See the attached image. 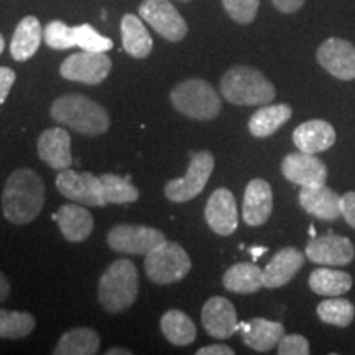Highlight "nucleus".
I'll return each instance as SVG.
<instances>
[{"label":"nucleus","mask_w":355,"mask_h":355,"mask_svg":"<svg viewBox=\"0 0 355 355\" xmlns=\"http://www.w3.org/2000/svg\"><path fill=\"white\" fill-rule=\"evenodd\" d=\"M101 337L94 329L89 327H76L66 334L61 336L58 340L55 355H94L99 352Z\"/></svg>","instance_id":"nucleus-27"},{"label":"nucleus","mask_w":355,"mask_h":355,"mask_svg":"<svg viewBox=\"0 0 355 355\" xmlns=\"http://www.w3.org/2000/svg\"><path fill=\"white\" fill-rule=\"evenodd\" d=\"M273 6L283 13H293L303 7L304 0H272Z\"/></svg>","instance_id":"nucleus-40"},{"label":"nucleus","mask_w":355,"mask_h":355,"mask_svg":"<svg viewBox=\"0 0 355 355\" xmlns=\"http://www.w3.org/2000/svg\"><path fill=\"white\" fill-rule=\"evenodd\" d=\"M207 225L219 235H230L237 230L239 214H237V202L232 191L219 188L211 194L207 199L206 211Z\"/></svg>","instance_id":"nucleus-16"},{"label":"nucleus","mask_w":355,"mask_h":355,"mask_svg":"<svg viewBox=\"0 0 355 355\" xmlns=\"http://www.w3.org/2000/svg\"><path fill=\"white\" fill-rule=\"evenodd\" d=\"M139 12L140 19L168 42H181L188 33L184 19L168 0H145L140 3Z\"/></svg>","instance_id":"nucleus-9"},{"label":"nucleus","mask_w":355,"mask_h":355,"mask_svg":"<svg viewBox=\"0 0 355 355\" xmlns=\"http://www.w3.org/2000/svg\"><path fill=\"white\" fill-rule=\"evenodd\" d=\"M306 257L324 266H344L349 265L355 257L354 243L343 235H324L313 239L306 247Z\"/></svg>","instance_id":"nucleus-14"},{"label":"nucleus","mask_w":355,"mask_h":355,"mask_svg":"<svg viewBox=\"0 0 355 355\" xmlns=\"http://www.w3.org/2000/svg\"><path fill=\"white\" fill-rule=\"evenodd\" d=\"M237 331H242L243 343L257 352H270L272 349L278 347L279 340L285 336V327L282 322L268 321L263 318L239 322Z\"/></svg>","instance_id":"nucleus-20"},{"label":"nucleus","mask_w":355,"mask_h":355,"mask_svg":"<svg viewBox=\"0 0 355 355\" xmlns=\"http://www.w3.org/2000/svg\"><path fill=\"white\" fill-rule=\"evenodd\" d=\"M304 255L300 250L293 247H285L275 254V257L268 265L261 270V277H263V286L279 288L290 283L295 275L303 268Z\"/></svg>","instance_id":"nucleus-19"},{"label":"nucleus","mask_w":355,"mask_h":355,"mask_svg":"<svg viewBox=\"0 0 355 355\" xmlns=\"http://www.w3.org/2000/svg\"><path fill=\"white\" fill-rule=\"evenodd\" d=\"M293 110L286 104L263 105L257 110L248 121V130L255 139H266L273 135L279 127H283L291 119Z\"/></svg>","instance_id":"nucleus-26"},{"label":"nucleus","mask_w":355,"mask_h":355,"mask_svg":"<svg viewBox=\"0 0 355 355\" xmlns=\"http://www.w3.org/2000/svg\"><path fill=\"white\" fill-rule=\"evenodd\" d=\"M56 189L71 201L84 204L89 207L107 206L102 196L101 178L92 173H78L73 170H63L56 176Z\"/></svg>","instance_id":"nucleus-11"},{"label":"nucleus","mask_w":355,"mask_h":355,"mask_svg":"<svg viewBox=\"0 0 355 355\" xmlns=\"http://www.w3.org/2000/svg\"><path fill=\"white\" fill-rule=\"evenodd\" d=\"M122 32V46L128 55L137 58V60H144L152 53L153 40L150 37L148 30L145 28L144 21L140 17L127 13L123 15L121 24Z\"/></svg>","instance_id":"nucleus-25"},{"label":"nucleus","mask_w":355,"mask_h":355,"mask_svg":"<svg viewBox=\"0 0 355 355\" xmlns=\"http://www.w3.org/2000/svg\"><path fill=\"white\" fill-rule=\"evenodd\" d=\"M3 48H6V40H3V37H2V33H0V55H2Z\"/></svg>","instance_id":"nucleus-45"},{"label":"nucleus","mask_w":355,"mask_h":355,"mask_svg":"<svg viewBox=\"0 0 355 355\" xmlns=\"http://www.w3.org/2000/svg\"><path fill=\"white\" fill-rule=\"evenodd\" d=\"M139 296V273L130 260L121 259L110 263L101 277L99 301L107 313H122Z\"/></svg>","instance_id":"nucleus-4"},{"label":"nucleus","mask_w":355,"mask_h":355,"mask_svg":"<svg viewBox=\"0 0 355 355\" xmlns=\"http://www.w3.org/2000/svg\"><path fill=\"white\" fill-rule=\"evenodd\" d=\"M309 234L313 235V237H316V229H314V225H311L309 227Z\"/></svg>","instance_id":"nucleus-46"},{"label":"nucleus","mask_w":355,"mask_h":355,"mask_svg":"<svg viewBox=\"0 0 355 355\" xmlns=\"http://www.w3.org/2000/svg\"><path fill=\"white\" fill-rule=\"evenodd\" d=\"M44 204V183L28 168L15 170L7 178L2 193V212L8 222L25 225L40 216Z\"/></svg>","instance_id":"nucleus-1"},{"label":"nucleus","mask_w":355,"mask_h":355,"mask_svg":"<svg viewBox=\"0 0 355 355\" xmlns=\"http://www.w3.org/2000/svg\"><path fill=\"white\" fill-rule=\"evenodd\" d=\"M76 46L81 48L83 51L105 53L112 50L114 43L110 38L102 37L101 33H97L94 26H91L89 24H83L76 26Z\"/></svg>","instance_id":"nucleus-35"},{"label":"nucleus","mask_w":355,"mask_h":355,"mask_svg":"<svg viewBox=\"0 0 355 355\" xmlns=\"http://www.w3.org/2000/svg\"><path fill=\"white\" fill-rule=\"evenodd\" d=\"M112 61L105 53L81 51L66 58L61 64V76L68 81L96 86L109 76Z\"/></svg>","instance_id":"nucleus-10"},{"label":"nucleus","mask_w":355,"mask_h":355,"mask_svg":"<svg viewBox=\"0 0 355 355\" xmlns=\"http://www.w3.org/2000/svg\"><path fill=\"white\" fill-rule=\"evenodd\" d=\"M162 332L173 345H189L196 340L198 331L188 314L180 309H170L162 318Z\"/></svg>","instance_id":"nucleus-29"},{"label":"nucleus","mask_w":355,"mask_h":355,"mask_svg":"<svg viewBox=\"0 0 355 355\" xmlns=\"http://www.w3.org/2000/svg\"><path fill=\"white\" fill-rule=\"evenodd\" d=\"M51 119L87 137L102 135L110 125L107 110L83 94L58 97L51 105Z\"/></svg>","instance_id":"nucleus-2"},{"label":"nucleus","mask_w":355,"mask_h":355,"mask_svg":"<svg viewBox=\"0 0 355 355\" xmlns=\"http://www.w3.org/2000/svg\"><path fill=\"white\" fill-rule=\"evenodd\" d=\"M198 355H234V350L229 345L224 344H214L207 345V347H201L196 350Z\"/></svg>","instance_id":"nucleus-41"},{"label":"nucleus","mask_w":355,"mask_h":355,"mask_svg":"<svg viewBox=\"0 0 355 355\" xmlns=\"http://www.w3.org/2000/svg\"><path fill=\"white\" fill-rule=\"evenodd\" d=\"M316 58L327 73L340 79H355V46L343 38H329L318 48Z\"/></svg>","instance_id":"nucleus-12"},{"label":"nucleus","mask_w":355,"mask_h":355,"mask_svg":"<svg viewBox=\"0 0 355 355\" xmlns=\"http://www.w3.org/2000/svg\"><path fill=\"white\" fill-rule=\"evenodd\" d=\"M201 322L207 334L216 339H229L237 332V311L227 298L207 300L201 313Z\"/></svg>","instance_id":"nucleus-15"},{"label":"nucleus","mask_w":355,"mask_h":355,"mask_svg":"<svg viewBox=\"0 0 355 355\" xmlns=\"http://www.w3.org/2000/svg\"><path fill=\"white\" fill-rule=\"evenodd\" d=\"M37 321L25 311L0 309V339H21L32 334Z\"/></svg>","instance_id":"nucleus-32"},{"label":"nucleus","mask_w":355,"mask_h":355,"mask_svg":"<svg viewBox=\"0 0 355 355\" xmlns=\"http://www.w3.org/2000/svg\"><path fill=\"white\" fill-rule=\"evenodd\" d=\"M224 99L237 105H266L277 96L275 86L252 66H234L220 79Z\"/></svg>","instance_id":"nucleus-3"},{"label":"nucleus","mask_w":355,"mask_h":355,"mask_svg":"<svg viewBox=\"0 0 355 355\" xmlns=\"http://www.w3.org/2000/svg\"><path fill=\"white\" fill-rule=\"evenodd\" d=\"M273 211V191L272 186L261 178H255L247 184L243 194L242 214L243 220L250 227L263 225Z\"/></svg>","instance_id":"nucleus-17"},{"label":"nucleus","mask_w":355,"mask_h":355,"mask_svg":"<svg viewBox=\"0 0 355 355\" xmlns=\"http://www.w3.org/2000/svg\"><path fill=\"white\" fill-rule=\"evenodd\" d=\"M15 79H17L15 71L0 66V104H3L8 94H10Z\"/></svg>","instance_id":"nucleus-39"},{"label":"nucleus","mask_w":355,"mask_h":355,"mask_svg":"<svg viewBox=\"0 0 355 355\" xmlns=\"http://www.w3.org/2000/svg\"><path fill=\"white\" fill-rule=\"evenodd\" d=\"M318 318L332 326L347 327L354 322L355 308L349 300L344 298L324 300L318 304Z\"/></svg>","instance_id":"nucleus-33"},{"label":"nucleus","mask_w":355,"mask_h":355,"mask_svg":"<svg viewBox=\"0 0 355 355\" xmlns=\"http://www.w3.org/2000/svg\"><path fill=\"white\" fill-rule=\"evenodd\" d=\"M130 355L132 352L130 350H127V349H121V347H115V349H110V350H107V355Z\"/></svg>","instance_id":"nucleus-44"},{"label":"nucleus","mask_w":355,"mask_h":355,"mask_svg":"<svg viewBox=\"0 0 355 355\" xmlns=\"http://www.w3.org/2000/svg\"><path fill=\"white\" fill-rule=\"evenodd\" d=\"M43 40V28L37 17H25L17 25L10 42V53L15 61H28L38 51Z\"/></svg>","instance_id":"nucleus-24"},{"label":"nucleus","mask_w":355,"mask_h":355,"mask_svg":"<svg viewBox=\"0 0 355 355\" xmlns=\"http://www.w3.org/2000/svg\"><path fill=\"white\" fill-rule=\"evenodd\" d=\"M340 214L350 227L355 229V191H349L340 198Z\"/></svg>","instance_id":"nucleus-38"},{"label":"nucleus","mask_w":355,"mask_h":355,"mask_svg":"<svg viewBox=\"0 0 355 355\" xmlns=\"http://www.w3.org/2000/svg\"><path fill=\"white\" fill-rule=\"evenodd\" d=\"M309 288L322 296H340L352 288V277L340 270H329L324 266L311 273Z\"/></svg>","instance_id":"nucleus-30"},{"label":"nucleus","mask_w":355,"mask_h":355,"mask_svg":"<svg viewBox=\"0 0 355 355\" xmlns=\"http://www.w3.org/2000/svg\"><path fill=\"white\" fill-rule=\"evenodd\" d=\"M266 252V248L265 247H254V248H250V254H252V257H254V260H259L261 255H263Z\"/></svg>","instance_id":"nucleus-43"},{"label":"nucleus","mask_w":355,"mask_h":355,"mask_svg":"<svg viewBox=\"0 0 355 355\" xmlns=\"http://www.w3.org/2000/svg\"><path fill=\"white\" fill-rule=\"evenodd\" d=\"M171 104L178 112L194 121H212L219 115L222 102L216 89L202 79H188L171 91Z\"/></svg>","instance_id":"nucleus-5"},{"label":"nucleus","mask_w":355,"mask_h":355,"mask_svg":"<svg viewBox=\"0 0 355 355\" xmlns=\"http://www.w3.org/2000/svg\"><path fill=\"white\" fill-rule=\"evenodd\" d=\"M163 241L166 239L162 230L137 224H119L107 234L109 247L127 255H146Z\"/></svg>","instance_id":"nucleus-8"},{"label":"nucleus","mask_w":355,"mask_h":355,"mask_svg":"<svg viewBox=\"0 0 355 355\" xmlns=\"http://www.w3.org/2000/svg\"><path fill=\"white\" fill-rule=\"evenodd\" d=\"M282 173L291 183L300 184L301 188L326 184L327 166L322 159L313 153H291L285 157L282 163Z\"/></svg>","instance_id":"nucleus-13"},{"label":"nucleus","mask_w":355,"mask_h":355,"mask_svg":"<svg viewBox=\"0 0 355 355\" xmlns=\"http://www.w3.org/2000/svg\"><path fill=\"white\" fill-rule=\"evenodd\" d=\"M191 270V259L180 243L163 241L145 255V272L155 285H171Z\"/></svg>","instance_id":"nucleus-6"},{"label":"nucleus","mask_w":355,"mask_h":355,"mask_svg":"<svg viewBox=\"0 0 355 355\" xmlns=\"http://www.w3.org/2000/svg\"><path fill=\"white\" fill-rule=\"evenodd\" d=\"M300 204L306 212L322 220H334L340 216V196L326 184L301 188Z\"/></svg>","instance_id":"nucleus-23"},{"label":"nucleus","mask_w":355,"mask_h":355,"mask_svg":"<svg viewBox=\"0 0 355 355\" xmlns=\"http://www.w3.org/2000/svg\"><path fill=\"white\" fill-rule=\"evenodd\" d=\"M43 40L53 50H69L76 46V26H68L64 21L53 20L43 30Z\"/></svg>","instance_id":"nucleus-34"},{"label":"nucleus","mask_w":355,"mask_h":355,"mask_svg":"<svg viewBox=\"0 0 355 355\" xmlns=\"http://www.w3.org/2000/svg\"><path fill=\"white\" fill-rule=\"evenodd\" d=\"M8 295H10V283H8L6 275L0 272V303L6 301Z\"/></svg>","instance_id":"nucleus-42"},{"label":"nucleus","mask_w":355,"mask_h":355,"mask_svg":"<svg viewBox=\"0 0 355 355\" xmlns=\"http://www.w3.org/2000/svg\"><path fill=\"white\" fill-rule=\"evenodd\" d=\"M222 283L227 291L252 295L263 286L261 268L255 263H235L224 273Z\"/></svg>","instance_id":"nucleus-28"},{"label":"nucleus","mask_w":355,"mask_h":355,"mask_svg":"<svg viewBox=\"0 0 355 355\" xmlns=\"http://www.w3.org/2000/svg\"><path fill=\"white\" fill-rule=\"evenodd\" d=\"M214 170V157L209 152H191L189 166L183 178L168 181L166 198L173 202H188L202 193Z\"/></svg>","instance_id":"nucleus-7"},{"label":"nucleus","mask_w":355,"mask_h":355,"mask_svg":"<svg viewBox=\"0 0 355 355\" xmlns=\"http://www.w3.org/2000/svg\"><path fill=\"white\" fill-rule=\"evenodd\" d=\"M61 234L68 242H84L94 229V219L87 207L79 204H66L61 206L55 214Z\"/></svg>","instance_id":"nucleus-22"},{"label":"nucleus","mask_w":355,"mask_h":355,"mask_svg":"<svg viewBox=\"0 0 355 355\" xmlns=\"http://www.w3.org/2000/svg\"><path fill=\"white\" fill-rule=\"evenodd\" d=\"M222 6L234 21L247 25L255 20L260 0H222Z\"/></svg>","instance_id":"nucleus-36"},{"label":"nucleus","mask_w":355,"mask_h":355,"mask_svg":"<svg viewBox=\"0 0 355 355\" xmlns=\"http://www.w3.org/2000/svg\"><path fill=\"white\" fill-rule=\"evenodd\" d=\"M277 352L279 355H308L309 343L306 337L300 334H285L279 340Z\"/></svg>","instance_id":"nucleus-37"},{"label":"nucleus","mask_w":355,"mask_h":355,"mask_svg":"<svg viewBox=\"0 0 355 355\" xmlns=\"http://www.w3.org/2000/svg\"><path fill=\"white\" fill-rule=\"evenodd\" d=\"M38 157L53 170H68L73 165L69 133L63 127L44 130L38 139Z\"/></svg>","instance_id":"nucleus-18"},{"label":"nucleus","mask_w":355,"mask_h":355,"mask_svg":"<svg viewBox=\"0 0 355 355\" xmlns=\"http://www.w3.org/2000/svg\"><path fill=\"white\" fill-rule=\"evenodd\" d=\"M99 178L105 204H128L139 199V189L130 183L128 178L112 175V173H105Z\"/></svg>","instance_id":"nucleus-31"},{"label":"nucleus","mask_w":355,"mask_h":355,"mask_svg":"<svg viewBox=\"0 0 355 355\" xmlns=\"http://www.w3.org/2000/svg\"><path fill=\"white\" fill-rule=\"evenodd\" d=\"M336 130L326 121H308L296 127L293 132V141L300 152L316 155L326 152L336 144Z\"/></svg>","instance_id":"nucleus-21"}]
</instances>
